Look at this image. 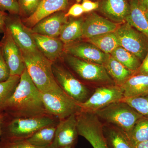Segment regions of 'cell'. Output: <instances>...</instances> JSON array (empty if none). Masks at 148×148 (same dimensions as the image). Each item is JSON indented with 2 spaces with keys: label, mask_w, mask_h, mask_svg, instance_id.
Here are the masks:
<instances>
[{
  "label": "cell",
  "mask_w": 148,
  "mask_h": 148,
  "mask_svg": "<svg viewBox=\"0 0 148 148\" xmlns=\"http://www.w3.org/2000/svg\"><path fill=\"white\" fill-rule=\"evenodd\" d=\"M3 112L13 118H30L49 115L47 113L41 97L25 69L20 76L18 84L13 94L8 99Z\"/></svg>",
  "instance_id": "cell-1"
},
{
  "label": "cell",
  "mask_w": 148,
  "mask_h": 148,
  "mask_svg": "<svg viewBox=\"0 0 148 148\" xmlns=\"http://www.w3.org/2000/svg\"><path fill=\"white\" fill-rule=\"evenodd\" d=\"M26 69L37 88L42 93L62 89L56 82L52 72V62L38 49L32 51L21 50Z\"/></svg>",
  "instance_id": "cell-2"
},
{
  "label": "cell",
  "mask_w": 148,
  "mask_h": 148,
  "mask_svg": "<svg viewBox=\"0 0 148 148\" xmlns=\"http://www.w3.org/2000/svg\"><path fill=\"white\" fill-rule=\"evenodd\" d=\"M59 120L50 115L30 118H13L4 113L1 139L25 140L39 130L58 123Z\"/></svg>",
  "instance_id": "cell-3"
},
{
  "label": "cell",
  "mask_w": 148,
  "mask_h": 148,
  "mask_svg": "<svg viewBox=\"0 0 148 148\" xmlns=\"http://www.w3.org/2000/svg\"><path fill=\"white\" fill-rule=\"evenodd\" d=\"M60 58L71 71L83 80L100 86L115 85L103 65L85 61L64 52Z\"/></svg>",
  "instance_id": "cell-4"
},
{
  "label": "cell",
  "mask_w": 148,
  "mask_h": 148,
  "mask_svg": "<svg viewBox=\"0 0 148 148\" xmlns=\"http://www.w3.org/2000/svg\"><path fill=\"white\" fill-rule=\"evenodd\" d=\"M94 113L106 123L119 127L126 134L130 131L137 121L143 116L122 101L111 104Z\"/></svg>",
  "instance_id": "cell-5"
},
{
  "label": "cell",
  "mask_w": 148,
  "mask_h": 148,
  "mask_svg": "<svg viewBox=\"0 0 148 148\" xmlns=\"http://www.w3.org/2000/svg\"><path fill=\"white\" fill-rule=\"evenodd\" d=\"M52 72L56 82L66 94L78 103L86 101L90 90L62 62L61 58L52 62Z\"/></svg>",
  "instance_id": "cell-6"
},
{
  "label": "cell",
  "mask_w": 148,
  "mask_h": 148,
  "mask_svg": "<svg viewBox=\"0 0 148 148\" xmlns=\"http://www.w3.org/2000/svg\"><path fill=\"white\" fill-rule=\"evenodd\" d=\"M78 135L91 144L93 148H109L101 119L93 112L80 111L76 114Z\"/></svg>",
  "instance_id": "cell-7"
},
{
  "label": "cell",
  "mask_w": 148,
  "mask_h": 148,
  "mask_svg": "<svg viewBox=\"0 0 148 148\" xmlns=\"http://www.w3.org/2000/svg\"><path fill=\"white\" fill-rule=\"evenodd\" d=\"M41 97L47 113L59 120L81 111L79 103L67 95L62 89L53 92H41Z\"/></svg>",
  "instance_id": "cell-8"
},
{
  "label": "cell",
  "mask_w": 148,
  "mask_h": 148,
  "mask_svg": "<svg viewBox=\"0 0 148 148\" xmlns=\"http://www.w3.org/2000/svg\"><path fill=\"white\" fill-rule=\"evenodd\" d=\"M119 46L143 61L148 51V38L127 22L119 25L114 32Z\"/></svg>",
  "instance_id": "cell-9"
},
{
  "label": "cell",
  "mask_w": 148,
  "mask_h": 148,
  "mask_svg": "<svg viewBox=\"0 0 148 148\" xmlns=\"http://www.w3.org/2000/svg\"><path fill=\"white\" fill-rule=\"evenodd\" d=\"M124 98L121 88L115 85L99 86L84 103H79L81 110L93 112L111 104L121 101Z\"/></svg>",
  "instance_id": "cell-10"
},
{
  "label": "cell",
  "mask_w": 148,
  "mask_h": 148,
  "mask_svg": "<svg viewBox=\"0 0 148 148\" xmlns=\"http://www.w3.org/2000/svg\"><path fill=\"white\" fill-rule=\"evenodd\" d=\"M0 47L4 59L10 70V75L21 76L26 69L21 49L6 28L0 42Z\"/></svg>",
  "instance_id": "cell-11"
},
{
  "label": "cell",
  "mask_w": 148,
  "mask_h": 148,
  "mask_svg": "<svg viewBox=\"0 0 148 148\" xmlns=\"http://www.w3.org/2000/svg\"><path fill=\"white\" fill-rule=\"evenodd\" d=\"M6 28L21 50L32 51L37 49L31 29L25 26L18 14H8Z\"/></svg>",
  "instance_id": "cell-12"
},
{
  "label": "cell",
  "mask_w": 148,
  "mask_h": 148,
  "mask_svg": "<svg viewBox=\"0 0 148 148\" xmlns=\"http://www.w3.org/2000/svg\"><path fill=\"white\" fill-rule=\"evenodd\" d=\"M76 114L59 120L51 148L72 147L75 143L78 135Z\"/></svg>",
  "instance_id": "cell-13"
},
{
  "label": "cell",
  "mask_w": 148,
  "mask_h": 148,
  "mask_svg": "<svg viewBox=\"0 0 148 148\" xmlns=\"http://www.w3.org/2000/svg\"><path fill=\"white\" fill-rule=\"evenodd\" d=\"M64 52L85 61L104 66L110 56L88 42H75L65 46Z\"/></svg>",
  "instance_id": "cell-14"
},
{
  "label": "cell",
  "mask_w": 148,
  "mask_h": 148,
  "mask_svg": "<svg viewBox=\"0 0 148 148\" xmlns=\"http://www.w3.org/2000/svg\"><path fill=\"white\" fill-rule=\"evenodd\" d=\"M119 24L95 13L89 14L84 19L82 37L88 39L116 31Z\"/></svg>",
  "instance_id": "cell-15"
},
{
  "label": "cell",
  "mask_w": 148,
  "mask_h": 148,
  "mask_svg": "<svg viewBox=\"0 0 148 148\" xmlns=\"http://www.w3.org/2000/svg\"><path fill=\"white\" fill-rule=\"evenodd\" d=\"M68 21L66 13L58 12L43 18L30 29L33 33L59 38L63 27Z\"/></svg>",
  "instance_id": "cell-16"
},
{
  "label": "cell",
  "mask_w": 148,
  "mask_h": 148,
  "mask_svg": "<svg viewBox=\"0 0 148 148\" xmlns=\"http://www.w3.org/2000/svg\"><path fill=\"white\" fill-rule=\"evenodd\" d=\"M69 0H42L34 13L21 18L23 24L31 29L43 18L58 12L63 11L68 6Z\"/></svg>",
  "instance_id": "cell-17"
},
{
  "label": "cell",
  "mask_w": 148,
  "mask_h": 148,
  "mask_svg": "<svg viewBox=\"0 0 148 148\" xmlns=\"http://www.w3.org/2000/svg\"><path fill=\"white\" fill-rule=\"evenodd\" d=\"M98 9L109 20L121 24L129 13V0H101Z\"/></svg>",
  "instance_id": "cell-18"
},
{
  "label": "cell",
  "mask_w": 148,
  "mask_h": 148,
  "mask_svg": "<svg viewBox=\"0 0 148 148\" xmlns=\"http://www.w3.org/2000/svg\"><path fill=\"white\" fill-rule=\"evenodd\" d=\"M32 35L37 48L46 58L52 62L61 58L64 52L65 45L59 38L33 32Z\"/></svg>",
  "instance_id": "cell-19"
},
{
  "label": "cell",
  "mask_w": 148,
  "mask_h": 148,
  "mask_svg": "<svg viewBox=\"0 0 148 148\" xmlns=\"http://www.w3.org/2000/svg\"><path fill=\"white\" fill-rule=\"evenodd\" d=\"M129 13L125 18V22L148 38V20L146 16V9L138 0H129Z\"/></svg>",
  "instance_id": "cell-20"
},
{
  "label": "cell",
  "mask_w": 148,
  "mask_h": 148,
  "mask_svg": "<svg viewBox=\"0 0 148 148\" xmlns=\"http://www.w3.org/2000/svg\"><path fill=\"white\" fill-rule=\"evenodd\" d=\"M124 98H131L148 93V75L134 74L121 86Z\"/></svg>",
  "instance_id": "cell-21"
},
{
  "label": "cell",
  "mask_w": 148,
  "mask_h": 148,
  "mask_svg": "<svg viewBox=\"0 0 148 148\" xmlns=\"http://www.w3.org/2000/svg\"><path fill=\"white\" fill-rule=\"evenodd\" d=\"M103 130L108 146L112 148H134L124 131L108 123L103 124Z\"/></svg>",
  "instance_id": "cell-22"
},
{
  "label": "cell",
  "mask_w": 148,
  "mask_h": 148,
  "mask_svg": "<svg viewBox=\"0 0 148 148\" xmlns=\"http://www.w3.org/2000/svg\"><path fill=\"white\" fill-rule=\"evenodd\" d=\"M104 67L115 85L119 87L135 73L125 67L111 55Z\"/></svg>",
  "instance_id": "cell-23"
},
{
  "label": "cell",
  "mask_w": 148,
  "mask_h": 148,
  "mask_svg": "<svg viewBox=\"0 0 148 148\" xmlns=\"http://www.w3.org/2000/svg\"><path fill=\"white\" fill-rule=\"evenodd\" d=\"M83 21L82 18H72L65 24L59 38L65 46L76 42L82 38Z\"/></svg>",
  "instance_id": "cell-24"
},
{
  "label": "cell",
  "mask_w": 148,
  "mask_h": 148,
  "mask_svg": "<svg viewBox=\"0 0 148 148\" xmlns=\"http://www.w3.org/2000/svg\"><path fill=\"white\" fill-rule=\"evenodd\" d=\"M58 122L41 128L26 139L25 141L37 147H49L54 139L56 130Z\"/></svg>",
  "instance_id": "cell-25"
},
{
  "label": "cell",
  "mask_w": 148,
  "mask_h": 148,
  "mask_svg": "<svg viewBox=\"0 0 148 148\" xmlns=\"http://www.w3.org/2000/svg\"><path fill=\"white\" fill-rule=\"evenodd\" d=\"M110 55L130 71L135 73L139 69L142 61L136 56L121 46L116 48Z\"/></svg>",
  "instance_id": "cell-26"
},
{
  "label": "cell",
  "mask_w": 148,
  "mask_h": 148,
  "mask_svg": "<svg viewBox=\"0 0 148 148\" xmlns=\"http://www.w3.org/2000/svg\"><path fill=\"white\" fill-rule=\"evenodd\" d=\"M88 42L92 44L103 52L110 54L119 46L114 32L107 33L87 39Z\"/></svg>",
  "instance_id": "cell-27"
},
{
  "label": "cell",
  "mask_w": 148,
  "mask_h": 148,
  "mask_svg": "<svg viewBox=\"0 0 148 148\" xmlns=\"http://www.w3.org/2000/svg\"><path fill=\"white\" fill-rule=\"evenodd\" d=\"M127 134L134 146L148 140V117L143 116L138 120Z\"/></svg>",
  "instance_id": "cell-28"
},
{
  "label": "cell",
  "mask_w": 148,
  "mask_h": 148,
  "mask_svg": "<svg viewBox=\"0 0 148 148\" xmlns=\"http://www.w3.org/2000/svg\"><path fill=\"white\" fill-rule=\"evenodd\" d=\"M20 79V76H11L7 80L0 82V112H3V108L16 89Z\"/></svg>",
  "instance_id": "cell-29"
},
{
  "label": "cell",
  "mask_w": 148,
  "mask_h": 148,
  "mask_svg": "<svg viewBox=\"0 0 148 148\" xmlns=\"http://www.w3.org/2000/svg\"><path fill=\"white\" fill-rule=\"evenodd\" d=\"M128 104L143 116L148 117V93L121 100Z\"/></svg>",
  "instance_id": "cell-30"
},
{
  "label": "cell",
  "mask_w": 148,
  "mask_h": 148,
  "mask_svg": "<svg viewBox=\"0 0 148 148\" xmlns=\"http://www.w3.org/2000/svg\"><path fill=\"white\" fill-rule=\"evenodd\" d=\"M42 0H17L20 12L19 15L27 18L32 15L37 10Z\"/></svg>",
  "instance_id": "cell-31"
},
{
  "label": "cell",
  "mask_w": 148,
  "mask_h": 148,
  "mask_svg": "<svg viewBox=\"0 0 148 148\" xmlns=\"http://www.w3.org/2000/svg\"><path fill=\"white\" fill-rule=\"evenodd\" d=\"M0 148H51L33 145L25 140H8L1 139Z\"/></svg>",
  "instance_id": "cell-32"
},
{
  "label": "cell",
  "mask_w": 148,
  "mask_h": 148,
  "mask_svg": "<svg viewBox=\"0 0 148 148\" xmlns=\"http://www.w3.org/2000/svg\"><path fill=\"white\" fill-rule=\"evenodd\" d=\"M0 11H7L10 14H18L20 12L17 0H0Z\"/></svg>",
  "instance_id": "cell-33"
},
{
  "label": "cell",
  "mask_w": 148,
  "mask_h": 148,
  "mask_svg": "<svg viewBox=\"0 0 148 148\" xmlns=\"http://www.w3.org/2000/svg\"><path fill=\"white\" fill-rule=\"evenodd\" d=\"M10 76V70L4 59L0 47V82L6 81Z\"/></svg>",
  "instance_id": "cell-34"
},
{
  "label": "cell",
  "mask_w": 148,
  "mask_h": 148,
  "mask_svg": "<svg viewBox=\"0 0 148 148\" xmlns=\"http://www.w3.org/2000/svg\"><path fill=\"white\" fill-rule=\"evenodd\" d=\"M84 12L82 4L75 3L71 7L67 13L66 14V16H71L77 17L80 16Z\"/></svg>",
  "instance_id": "cell-35"
},
{
  "label": "cell",
  "mask_w": 148,
  "mask_h": 148,
  "mask_svg": "<svg viewBox=\"0 0 148 148\" xmlns=\"http://www.w3.org/2000/svg\"><path fill=\"white\" fill-rule=\"evenodd\" d=\"M82 5L84 12H90L92 11L98 9L99 7V2L87 0L83 2Z\"/></svg>",
  "instance_id": "cell-36"
},
{
  "label": "cell",
  "mask_w": 148,
  "mask_h": 148,
  "mask_svg": "<svg viewBox=\"0 0 148 148\" xmlns=\"http://www.w3.org/2000/svg\"><path fill=\"white\" fill-rule=\"evenodd\" d=\"M135 74L148 75V51L145 57L142 61L140 68Z\"/></svg>",
  "instance_id": "cell-37"
},
{
  "label": "cell",
  "mask_w": 148,
  "mask_h": 148,
  "mask_svg": "<svg viewBox=\"0 0 148 148\" xmlns=\"http://www.w3.org/2000/svg\"><path fill=\"white\" fill-rule=\"evenodd\" d=\"M8 14L0 11V34H4L6 30L5 21Z\"/></svg>",
  "instance_id": "cell-38"
},
{
  "label": "cell",
  "mask_w": 148,
  "mask_h": 148,
  "mask_svg": "<svg viewBox=\"0 0 148 148\" xmlns=\"http://www.w3.org/2000/svg\"><path fill=\"white\" fill-rule=\"evenodd\" d=\"M133 147L134 148H148V140L136 144Z\"/></svg>",
  "instance_id": "cell-39"
},
{
  "label": "cell",
  "mask_w": 148,
  "mask_h": 148,
  "mask_svg": "<svg viewBox=\"0 0 148 148\" xmlns=\"http://www.w3.org/2000/svg\"><path fill=\"white\" fill-rule=\"evenodd\" d=\"M4 118V113L0 112V140L2 135V125Z\"/></svg>",
  "instance_id": "cell-40"
},
{
  "label": "cell",
  "mask_w": 148,
  "mask_h": 148,
  "mask_svg": "<svg viewBox=\"0 0 148 148\" xmlns=\"http://www.w3.org/2000/svg\"><path fill=\"white\" fill-rule=\"evenodd\" d=\"M138 1L146 9L148 8V0H138Z\"/></svg>",
  "instance_id": "cell-41"
},
{
  "label": "cell",
  "mask_w": 148,
  "mask_h": 148,
  "mask_svg": "<svg viewBox=\"0 0 148 148\" xmlns=\"http://www.w3.org/2000/svg\"><path fill=\"white\" fill-rule=\"evenodd\" d=\"M145 14L146 17L147 18L148 20V8L146 9L145 10Z\"/></svg>",
  "instance_id": "cell-42"
},
{
  "label": "cell",
  "mask_w": 148,
  "mask_h": 148,
  "mask_svg": "<svg viewBox=\"0 0 148 148\" xmlns=\"http://www.w3.org/2000/svg\"><path fill=\"white\" fill-rule=\"evenodd\" d=\"M64 148H72L71 147H64Z\"/></svg>",
  "instance_id": "cell-43"
},
{
  "label": "cell",
  "mask_w": 148,
  "mask_h": 148,
  "mask_svg": "<svg viewBox=\"0 0 148 148\" xmlns=\"http://www.w3.org/2000/svg\"><path fill=\"white\" fill-rule=\"evenodd\" d=\"M87 1V0H83V1Z\"/></svg>",
  "instance_id": "cell-44"
}]
</instances>
